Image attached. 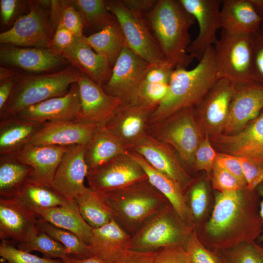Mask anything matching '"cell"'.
<instances>
[{
	"label": "cell",
	"mask_w": 263,
	"mask_h": 263,
	"mask_svg": "<svg viewBox=\"0 0 263 263\" xmlns=\"http://www.w3.org/2000/svg\"><path fill=\"white\" fill-rule=\"evenodd\" d=\"M35 212L38 218L73 233L89 245L93 228L81 216L75 200L63 206L36 210Z\"/></svg>",
	"instance_id": "cell-30"
},
{
	"label": "cell",
	"mask_w": 263,
	"mask_h": 263,
	"mask_svg": "<svg viewBox=\"0 0 263 263\" xmlns=\"http://www.w3.org/2000/svg\"><path fill=\"white\" fill-rule=\"evenodd\" d=\"M62 261L64 263H107L95 255L84 259H78L68 255Z\"/></svg>",
	"instance_id": "cell-58"
},
{
	"label": "cell",
	"mask_w": 263,
	"mask_h": 263,
	"mask_svg": "<svg viewBox=\"0 0 263 263\" xmlns=\"http://www.w3.org/2000/svg\"><path fill=\"white\" fill-rule=\"evenodd\" d=\"M184 248L188 263H223L217 252L207 248L200 241L194 229Z\"/></svg>",
	"instance_id": "cell-44"
},
{
	"label": "cell",
	"mask_w": 263,
	"mask_h": 263,
	"mask_svg": "<svg viewBox=\"0 0 263 263\" xmlns=\"http://www.w3.org/2000/svg\"><path fill=\"white\" fill-rule=\"evenodd\" d=\"M34 211L67 204L69 201L55 191L29 179L13 197Z\"/></svg>",
	"instance_id": "cell-35"
},
{
	"label": "cell",
	"mask_w": 263,
	"mask_h": 263,
	"mask_svg": "<svg viewBox=\"0 0 263 263\" xmlns=\"http://www.w3.org/2000/svg\"><path fill=\"white\" fill-rule=\"evenodd\" d=\"M185 192L186 202L190 209L195 229L204 222L207 215L210 197L207 185L203 180L191 183Z\"/></svg>",
	"instance_id": "cell-40"
},
{
	"label": "cell",
	"mask_w": 263,
	"mask_h": 263,
	"mask_svg": "<svg viewBox=\"0 0 263 263\" xmlns=\"http://www.w3.org/2000/svg\"><path fill=\"white\" fill-rule=\"evenodd\" d=\"M217 80L214 49L209 47L193 69L176 68L172 74L164 99L150 116L149 126L185 109L195 107Z\"/></svg>",
	"instance_id": "cell-3"
},
{
	"label": "cell",
	"mask_w": 263,
	"mask_h": 263,
	"mask_svg": "<svg viewBox=\"0 0 263 263\" xmlns=\"http://www.w3.org/2000/svg\"><path fill=\"white\" fill-rule=\"evenodd\" d=\"M185 9L197 21L199 33L187 49L188 54L199 61L206 51L218 39L216 33L222 29L220 11L223 0H180Z\"/></svg>",
	"instance_id": "cell-15"
},
{
	"label": "cell",
	"mask_w": 263,
	"mask_h": 263,
	"mask_svg": "<svg viewBox=\"0 0 263 263\" xmlns=\"http://www.w3.org/2000/svg\"><path fill=\"white\" fill-rule=\"evenodd\" d=\"M223 153L246 158L263 167V110L239 132L209 137Z\"/></svg>",
	"instance_id": "cell-16"
},
{
	"label": "cell",
	"mask_w": 263,
	"mask_h": 263,
	"mask_svg": "<svg viewBox=\"0 0 263 263\" xmlns=\"http://www.w3.org/2000/svg\"><path fill=\"white\" fill-rule=\"evenodd\" d=\"M33 2L29 12L19 18L8 30L0 34L1 44L20 47L51 49L55 25L50 11Z\"/></svg>",
	"instance_id": "cell-10"
},
{
	"label": "cell",
	"mask_w": 263,
	"mask_h": 263,
	"mask_svg": "<svg viewBox=\"0 0 263 263\" xmlns=\"http://www.w3.org/2000/svg\"><path fill=\"white\" fill-rule=\"evenodd\" d=\"M220 17L222 29L236 34L255 33L262 21L249 0H223Z\"/></svg>",
	"instance_id": "cell-29"
},
{
	"label": "cell",
	"mask_w": 263,
	"mask_h": 263,
	"mask_svg": "<svg viewBox=\"0 0 263 263\" xmlns=\"http://www.w3.org/2000/svg\"><path fill=\"white\" fill-rule=\"evenodd\" d=\"M132 236L113 219L108 224L93 228L89 246L93 254L112 263L128 250Z\"/></svg>",
	"instance_id": "cell-27"
},
{
	"label": "cell",
	"mask_w": 263,
	"mask_h": 263,
	"mask_svg": "<svg viewBox=\"0 0 263 263\" xmlns=\"http://www.w3.org/2000/svg\"><path fill=\"white\" fill-rule=\"evenodd\" d=\"M59 56L102 87L111 76L113 67L106 58L94 50L84 36L75 37L72 44Z\"/></svg>",
	"instance_id": "cell-24"
},
{
	"label": "cell",
	"mask_w": 263,
	"mask_h": 263,
	"mask_svg": "<svg viewBox=\"0 0 263 263\" xmlns=\"http://www.w3.org/2000/svg\"><path fill=\"white\" fill-rule=\"evenodd\" d=\"M215 163L246 184L237 156L223 152L217 153Z\"/></svg>",
	"instance_id": "cell-51"
},
{
	"label": "cell",
	"mask_w": 263,
	"mask_h": 263,
	"mask_svg": "<svg viewBox=\"0 0 263 263\" xmlns=\"http://www.w3.org/2000/svg\"><path fill=\"white\" fill-rule=\"evenodd\" d=\"M257 13L263 18V0H249Z\"/></svg>",
	"instance_id": "cell-61"
},
{
	"label": "cell",
	"mask_w": 263,
	"mask_h": 263,
	"mask_svg": "<svg viewBox=\"0 0 263 263\" xmlns=\"http://www.w3.org/2000/svg\"><path fill=\"white\" fill-rule=\"evenodd\" d=\"M50 13L55 26L61 24L75 36H84V25L79 11L70 1H50Z\"/></svg>",
	"instance_id": "cell-41"
},
{
	"label": "cell",
	"mask_w": 263,
	"mask_h": 263,
	"mask_svg": "<svg viewBox=\"0 0 263 263\" xmlns=\"http://www.w3.org/2000/svg\"><path fill=\"white\" fill-rule=\"evenodd\" d=\"M143 17L167 65L173 69L186 68L193 59L187 49L191 43L189 29L196 20L180 0H158L154 8Z\"/></svg>",
	"instance_id": "cell-2"
},
{
	"label": "cell",
	"mask_w": 263,
	"mask_h": 263,
	"mask_svg": "<svg viewBox=\"0 0 263 263\" xmlns=\"http://www.w3.org/2000/svg\"><path fill=\"white\" fill-rule=\"evenodd\" d=\"M86 146L68 147L54 176L52 188L69 201L86 189L84 179L88 172L85 160Z\"/></svg>",
	"instance_id": "cell-19"
},
{
	"label": "cell",
	"mask_w": 263,
	"mask_h": 263,
	"mask_svg": "<svg viewBox=\"0 0 263 263\" xmlns=\"http://www.w3.org/2000/svg\"><path fill=\"white\" fill-rule=\"evenodd\" d=\"M17 248L28 252L38 251L44 257L49 259L62 260L70 255L63 245L39 229L38 225L25 242L17 244Z\"/></svg>",
	"instance_id": "cell-37"
},
{
	"label": "cell",
	"mask_w": 263,
	"mask_h": 263,
	"mask_svg": "<svg viewBox=\"0 0 263 263\" xmlns=\"http://www.w3.org/2000/svg\"><path fill=\"white\" fill-rule=\"evenodd\" d=\"M262 252H263V246H262Z\"/></svg>",
	"instance_id": "cell-63"
},
{
	"label": "cell",
	"mask_w": 263,
	"mask_h": 263,
	"mask_svg": "<svg viewBox=\"0 0 263 263\" xmlns=\"http://www.w3.org/2000/svg\"><path fill=\"white\" fill-rule=\"evenodd\" d=\"M130 151L140 154L153 169L176 181L184 191L192 181L175 150L148 133Z\"/></svg>",
	"instance_id": "cell-18"
},
{
	"label": "cell",
	"mask_w": 263,
	"mask_h": 263,
	"mask_svg": "<svg viewBox=\"0 0 263 263\" xmlns=\"http://www.w3.org/2000/svg\"><path fill=\"white\" fill-rule=\"evenodd\" d=\"M261 29L263 30V18L262 19V23L261 25Z\"/></svg>",
	"instance_id": "cell-62"
},
{
	"label": "cell",
	"mask_w": 263,
	"mask_h": 263,
	"mask_svg": "<svg viewBox=\"0 0 263 263\" xmlns=\"http://www.w3.org/2000/svg\"><path fill=\"white\" fill-rule=\"evenodd\" d=\"M174 70L167 64H150L144 80L150 83L169 84Z\"/></svg>",
	"instance_id": "cell-53"
},
{
	"label": "cell",
	"mask_w": 263,
	"mask_h": 263,
	"mask_svg": "<svg viewBox=\"0 0 263 263\" xmlns=\"http://www.w3.org/2000/svg\"><path fill=\"white\" fill-rule=\"evenodd\" d=\"M256 190L260 198L259 210L263 225L262 232L260 237V241L263 244V181L258 186Z\"/></svg>",
	"instance_id": "cell-59"
},
{
	"label": "cell",
	"mask_w": 263,
	"mask_h": 263,
	"mask_svg": "<svg viewBox=\"0 0 263 263\" xmlns=\"http://www.w3.org/2000/svg\"><path fill=\"white\" fill-rule=\"evenodd\" d=\"M36 213L14 197H0V238L14 244L25 242L37 226Z\"/></svg>",
	"instance_id": "cell-22"
},
{
	"label": "cell",
	"mask_w": 263,
	"mask_h": 263,
	"mask_svg": "<svg viewBox=\"0 0 263 263\" xmlns=\"http://www.w3.org/2000/svg\"><path fill=\"white\" fill-rule=\"evenodd\" d=\"M150 65L126 45L113 66L104 90L122 104H139L138 90Z\"/></svg>",
	"instance_id": "cell-11"
},
{
	"label": "cell",
	"mask_w": 263,
	"mask_h": 263,
	"mask_svg": "<svg viewBox=\"0 0 263 263\" xmlns=\"http://www.w3.org/2000/svg\"><path fill=\"white\" fill-rule=\"evenodd\" d=\"M80 95V108L75 121L98 126L104 125L117 108L122 104L107 94L103 87L84 74L77 81Z\"/></svg>",
	"instance_id": "cell-17"
},
{
	"label": "cell",
	"mask_w": 263,
	"mask_h": 263,
	"mask_svg": "<svg viewBox=\"0 0 263 263\" xmlns=\"http://www.w3.org/2000/svg\"><path fill=\"white\" fill-rule=\"evenodd\" d=\"M205 132L195 153L193 168L196 170H205L209 173H211L217 153L212 147L208 134Z\"/></svg>",
	"instance_id": "cell-47"
},
{
	"label": "cell",
	"mask_w": 263,
	"mask_h": 263,
	"mask_svg": "<svg viewBox=\"0 0 263 263\" xmlns=\"http://www.w3.org/2000/svg\"><path fill=\"white\" fill-rule=\"evenodd\" d=\"M98 193L112 218L131 236L168 202L148 180Z\"/></svg>",
	"instance_id": "cell-4"
},
{
	"label": "cell",
	"mask_w": 263,
	"mask_h": 263,
	"mask_svg": "<svg viewBox=\"0 0 263 263\" xmlns=\"http://www.w3.org/2000/svg\"><path fill=\"white\" fill-rule=\"evenodd\" d=\"M18 3L16 0H0V11L2 23L8 24L13 18Z\"/></svg>",
	"instance_id": "cell-56"
},
{
	"label": "cell",
	"mask_w": 263,
	"mask_h": 263,
	"mask_svg": "<svg viewBox=\"0 0 263 263\" xmlns=\"http://www.w3.org/2000/svg\"><path fill=\"white\" fill-rule=\"evenodd\" d=\"M15 115L0 122V155L14 153L24 146L41 128Z\"/></svg>",
	"instance_id": "cell-31"
},
{
	"label": "cell",
	"mask_w": 263,
	"mask_h": 263,
	"mask_svg": "<svg viewBox=\"0 0 263 263\" xmlns=\"http://www.w3.org/2000/svg\"><path fill=\"white\" fill-rule=\"evenodd\" d=\"M155 252L127 250L112 263H154Z\"/></svg>",
	"instance_id": "cell-54"
},
{
	"label": "cell",
	"mask_w": 263,
	"mask_h": 263,
	"mask_svg": "<svg viewBox=\"0 0 263 263\" xmlns=\"http://www.w3.org/2000/svg\"><path fill=\"white\" fill-rule=\"evenodd\" d=\"M194 229L168 202L132 236L128 250L154 252L166 247H184Z\"/></svg>",
	"instance_id": "cell-6"
},
{
	"label": "cell",
	"mask_w": 263,
	"mask_h": 263,
	"mask_svg": "<svg viewBox=\"0 0 263 263\" xmlns=\"http://www.w3.org/2000/svg\"><path fill=\"white\" fill-rule=\"evenodd\" d=\"M70 2L80 13L84 28L99 29L116 19L108 10L106 0H75Z\"/></svg>",
	"instance_id": "cell-39"
},
{
	"label": "cell",
	"mask_w": 263,
	"mask_h": 263,
	"mask_svg": "<svg viewBox=\"0 0 263 263\" xmlns=\"http://www.w3.org/2000/svg\"><path fill=\"white\" fill-rule=\"evenodd\" d=\"M211 180L213 188L221 193L235 192L247 187L245 183L215 163L211 173Z\"/></svg>",
	"instance_id": "cell-45"
},
{
	"label": "cell",
	"mask_w": 263,
	"mask_h": 263,
	"mask_svg": "<svg viewBox=\"0 0 263 263\" xmlns=\"http://www.w3.org/2000/svg\"><path fill=\"white\" fill-rule=\"evenodd\" d=\"M256 191L247 187L235 192H217L209 218L195 228L201 243L215 252L261 236L263 225Z\"/></svg>",
	"instance_id": "cell-1"
},
{
	"label": "cell",
	"mask_w": 263,
	"mask_h": 263,
	"mask_svg": "<svg viewBox=\"0 0 263 263\" xmlns=\"http://www.w3.org/2000/svg\"><path fill=\"white\" fill-rule=\"evenodd\" d=\"M154 263H188L185 249L179 245L161 248L155 252Z\"/></svg>",
	"instance_id": "cell-50"
},
{
	"label": "cell",
	"mask_w": 263,
	"mask_h": 263,
	"mask_svg": "<svg viewBox=\"0 0 263 263\" xmlns=\"http://www.w3.org/2000/svg\"><path fill=\"white\" fill-rule=\"evenodd\" d=\"M237 157L241 165L247 188L251 191L256 190L263 181V167L246 158Z\"/></svg>",
	"instance_id": "cell-49"
},
{
	"label": "cell",
	"mask_w": 263,
	"mask_h": 263,
	"mask_svg": "<svg viewBox=\"0 0 263 263\" xmlns=\"http://www.w3.org/2000/svg\"><path fill=\"white\" fill-rule=\"evenodd\" d=\"M0 256V263H64L61 259L41 258L32 254L5 241H1Z\"/></svg>",
	"instance_id": "cell-43"
},
{
	"label": "cell",
	"mask_w": 263,
	"mask_h": 263,
	"mask_svg": "<svg viewBox=\"0 0 263 263\" xmlns=\"http://www.w3.org/2000/svg\"><path fill=\"white\" fill-rule=\"evenodd\" d=\"M0 62L35 74L51 72L66 61L51 49L7 46L1 48Z\"/></svg>",
	"instance_id": "cell-26"
},
{
	"label": "cell",
	"mask_w": 263,
	"mask_h": 263,
	"mask_svg": "<svg viewBox=\"0 0 263 263\" xmlns=\"http://www.w3.org/2000/svg\"><path fill=\"white\" fill-rule=\"evenodd\" d=\"M98 126L75 120L47 122L25 145L87 146Z\"/></svg>",
	"instance_id": "cell-23"
},
{
	"label": "cell",
	"mask_w": 263,
	"mask_h": 263,
	"mask_svg": "<svg viewBox=\"0 0 263 263\" xmlns=\"http://www.w3.org/2000/svg\"><path fill=\"white\" fill-rule=\"evenodd\" d=\"M0 156V196L13 197L30 179L32 169L13 155Z\"/></svg>",
	"instance_id": "cell-34"
},
{
	"label": "cell",
	"mask_w": 263,
	"mask_h": 263,
	"mask_svg": "<svg viewBox=\"0 0 263 263\" xmlns=\"http://www.w3.org/2000/svg\"><path fill=\"white\" fill-rule=\"evenodd\" d=\"M169 84L143 80L138 92L139 104L157 107L167 96Z\"/></svg>",
	"instance_id": "cell-46"
},
{
	"label": "cell",
	"mask_w": 263,
	"mask_h": 263,
	"mask_svg": "<svg viewBox=\"0 0 263 263\" xmlns=\"http://www.w3.org/2000/svg\"><path fill=\"white\" fill-rule=\"evenodd\" d=\"M86 39L94 50L106 58L112 67L127 45L116 19L99 31L87 37Z\"/></svg>",
	"instance_id": "cell-33"
},
{
	"label": "cell",
	"mask_w": 263,
	"mask_h": 263,
	"mask_svg": "<svg viewBox=\"0 0 263 263\" xmlns=\"http://www.w3.org/2000/svg\"><path fill=\"white\" fill-rule=\"evenodd\" d=\"M223 263H263L262 246L244 242L217 252Z\"/></svg>",
	"instance_id": "cell-42"
},
{
	"label": "cell",
	"mask_w": 263,
	"mask_h": 263,
	"mask_svg": "<svg viewBox=\"0 0 263 263\" xmlns=\"http://www.w3.org/2000/svg\"><path fill=\"white\" fill-rule=\"evenodd\" d=\"M120 0L126 8L142 16L151 11L158 1V0Z\"/></svg>",
	"instance_id": "cell-55"
},
{
	"label": "cell",
	"mask_w": 263,
	"mask_h": 263,
	"mask_svg": "<svg viewBox=\"0 0 263 263\" xmlns=\"http://www.w3.org/2000/svg\"><path fill=\"white\" fill-rule=\"evenodd\" d=\"M18 75L0 83V111L4 107L11 94Z\"/></svg>",
	"instance_id": "cell-57"
},
{
	"label": "cell",
	"mask_w": 263,
	"mask_h": 263,
	"mask_svg": "<svg viewBox=\"0 0 263 263\" xmlns=\"http://www.w3.org/2000/svg\"><path fill=\"white\" fill-rule=\"evenodd\" d=\"M75 200L81 216L93 228L100 227L113 219L109 208L98 193L89 187H87Z\"/></svg>",
	"instance_id": "cell-36"
},
{
	"label": "cell",
	"mask_w": 263,
	"mask_h": 263,
	"mask_svg": "<svg viewBox=\"0 0 263 263\" xmlns=\"http://www.w3.org/2000/svg\"><path fill=\"white\" fill-rule=\"evenodd\" d=\"M195 109L182 111L166 119L149 125L148 133L168 144L185 164L193 167L197 149L204 137Z\"/></svg>",
	"instance_id": "cell-7"
},
{
	"label": "cell",
	"mask_w": 263,
	"mask_h": 263,
	"mask_svg": "<svg viewBox=\"0 0 263 263\" xmlns=\"http://www.w3.org/2000/svg\"><path fill=\"white\" fill-rule=\"evenodd\" d=\"M128 151L105 125L99 126L86 146L85 160L88 171Z\"/></svg>",
	"instance_id": "cell-32"
},
{
	"label": "cell",
	"mask_w": 263,
	"mask_h": 263,
	"mask_svg": "<svg viewBox=\"0 0 263 263\" xmlns=\"http://www.w3.org/2000/svg\"><path fill=\"white\" fill-rule=\"evenodd\" d=\"M80 95L77 82L64 95L48 99L28 107L16 115L42 125L51 122L75 120L80 108Z\"/></svg>",
	"instance_id": "cell-21"
},
{
	"label": "cell",
	"mask_w": 263,
	"mask_h": 263,
	"mask_svg": "<svg viewBox=\"0 0 263 263\" xmlns=\"http://www.w3.org/2000/svg\"><path fill=\"white\" fill-rule=\"evenodd\" d=\"M233 96L224 134L236 133L263 110V84L255 81L234 84Z\"/></svg>",
	"instance_id": "cell-20"
},
{
	"label": "cell",
	"mask_w": 263,
	"mask_h": 263,
	"mask_svg": "<svg viewBox=\"0 0 263 263\" xmlns=\"http://www.w3.org/2000/svg\"><path fill=\"white\" fill-rule=\"evenodd\" d=\"M156 107L121 104L104 125L130 151L148 133L149 119Z\"/></svg>",
	"instance_id": "cell-13"
},
{
	"label": "cell",
	"mask_w": 263,
	"mask_h": 263,
	"mask_svg": "<svg viewBox=\"0 0 263 263\" xmlns=\"http://www.w3.org/2000/svg\"><path fill=\"white\" fill-rule=\"evenodd\" d=\"M217 80L234 84L254 81L252 74V34H236L222 29L215 44Z\"/></svg>",
	"instance_id": "cell-8"
},
{
	"label": "cell",
	"mask_w": 263,
	"mask_h": 263,
	"mask_svg": "<svg viewBox=\"0 0 263 263\" xmlns=\"http://www.w3.org/2000/svg\"><path fill=\"white\" fill-rule=\"evenodd\" d=\"M252 74L254 81L263 84V30L252 34Z\"/></svg>",
	"instance_id": "cell-48"
},
{
	"label": "cell",
	"mask_w": 263,
	"mask_h": 263,
	"mask_svg": "<svg viewBox=\"0 0 263 263\" xmlns=\"http://www.w3.org/2000/svg\"><path fill=\"white\" fill-rule=\"evenodd\" d=\"M75 37L62 24H57L52 38L51 49L59 55L61 52L72 44Z\"/></svg>",
	"instance_id": "cell-52"
},
{
	"label": "cell",
	"mask_w": 263,
	"mask_h": 263,
	"mask_svg": "<svg viewBox=\"0 0 263 263\" xmlns=\"http://www.w3.org/2000/svg\"><path fill=\"white\" fill-rule=\"evenodd\" d=\"M37 225L39 229L63 245L70 255L78 259L94 255L89 246L73 233L56 227L39 218H38Z\"/></svg>",
	"instance_id": "cell-38"
},
{
	"label": "cell",
	"mask_w": 263,
	"mask_h": 263,
	"mask_svg": "<svg viewBox=\"0 0 263 263\" xmlns=\"http://www.w3.org/2000/svg\"><path fill=\"white\" fill-rule=\"evenodd\" d=\"M68 147L27 145L10 155L31 167V180L52 188L54 176Z\"/></svg>",
	"instance_id": "cell-25"
},
{
	"label": "cell",
	"mask_w": 263,
	"mask_h": 263,
	"mask_svg": "<svg viewBox=\"0 0 263 263\" xmlns=\"http://www.w3.org/2000/svg\"><path fill=\"white\" fill-rule=\"evenodd\" d=\"M86 179L89 187L98 192L117 190L148 180L143 168L128 151L88 171Z\"/></svg>",
	"instance_id": "cell-12"
},
{
	"label": "cell",
	"mask_w": 263,
	"mask_h": 263,
	"mask_svg": "<svg viewBox=\"0 0 263 263\" xmlns=\"http://www.w3.org/2000/svg\"><path fill=\"white\" fill-rule=\"evenodd\" d=\"M106 2L108 10L121 28L128 47L150 64H167L159 45L143 17L126 8L120 0Z\"/></svg>",
	"instance_id": "cell-9"
},
{
	"label": "cell",
	"mask_w": 263,
	"mask_h": 263,
	"mask_svg": "<svg viewBox=\"0 0 263 263\" xmlns=\"http://www.w3.org/2000/svg\"><path fill=\"white\" fill-rule=\"evenodd\" d=\"M82 74L69 66L53 73L18 75L11 94L0 111V120L48 99L65 95Z\"/></svg>",
	"instance_id": "cell-5"
},
{
	"label": "cell",
	"mask_w": 263,
	"mask_h": 263,
	"mask_svg": "<svg viewBox=\"0 0 263 263\" xmlns=\"http://www.w3.org/2000/svg\"><path fill=\"white\" fill-rule=\"evenodd\" d=\"M234 92V84L229 80L218 79L194 107L200 124L209 137L224 131Z\"/></svg>",
	"instance_id": "cell-14"
},
{
	"label": "cell",
	"mask_w": 263,
	"mask_h": 263,
	"mask_svg": "<svg viewBox=\"0 0 263 263\" xmlns=\"http://www.w3.org/2000/svg\"><path fill=\"white\" fill-rule=\"evenodd\" d=\"M18 75V73L14 71L3 67L0 68V82L12 78Z\"/></svg>",
	"instance_id": "cell-60"
},
{
	"label": "cell",
	"mask_w": 263,
	"mask_h": 263,
	"mask_svg": "<svg viewBox=\"0 0 263 263\" xmlns=\"http://www.w3.org/2000/svg\"><path fill=\"white\" fill-rule=\"evenodd\" d=\"M128 153L140 164L150 183L166 197L181 218L195 228L193 218L186 202L185 191L181 186L169 176L153 169L140 154L133 151H128Z\"/></svg>",
	"instance_id": "cell-28"
}]
</instances>
